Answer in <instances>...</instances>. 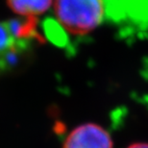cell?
Wrapping results in <instances>:
<instances>
[{"label": "cell", "mask_w": 148, "mask_h": 148, "mask_svg": "<svg viewBox=\"0 0 148 148\" xmlns=\"http://www.w3.org/2000/svg\"><path fill=\"white\" fill-rule=\"evenodd\" d=\"M103 0H55V14L64 30L75 36L93 31L103 20Z\"/></svg>", "instance_id": "cell-1"}, {"label": "cell", "mask_w": 148, "mask_h": 148, "mask_svg": "<svg viewBox=\"0 0 148 148\" xmlns=\"http://www.w3.org/2000/svg\"><path fill=\"white\" fill-rule=\"evenodd\" d=\"M14 40H16L12 36L7 22H0V54L13 45Z\"/></svg>", "instance_id": "cell-5"}, {"label": "cell", "mask_w": 148, "mask_h": 148, "mask_svg": "<svg viewBox=\"0 0 148 148\" xmlns=\"http://www.w3.org/2000/svg\"><path fill=\"white\" fill-rule=\"evenodd\" d=\"M7 25L14 40H22L31 42L42 41V38L37 30L38 20L35 16L13 18L9 20Z\"/></svg>", "instance_id": "cell-3"}, {"label": "cell", "mask_w": 148, "mask_h": 148, "mask_svg": "<svg viewBox=\"0 0 148 148\" xmlns=\"http://www.w3.org/2000/svg\"><path fill=\"white\" fill-rule=\"evenodd\" d=\"M8 5L16 13L34 16L48 10L52 0H7Z\"/></svg>", "instance_id": "cell-4"}, {"label": "cell", "mask_w": 148, "mask_h": 148, "mask_svg": "<svg viewBox=\"0 0 148 148\" xmlns=\"http://www.w3.org/2000/svg\"><path fill=\"white\" fill-rule=\"evenodd\" d=\"M127 148H148L147 143H135L129 145Z\"/></svg>", "instance_id": "cell-6"}, {"label": "cell", "mask_w": 148, "mask_h": 148, "mask_svg": "<svg viewBox=\"0 0 148 148\" xmlns=\"http://www.w3.org/2000/svg\"><path fill=\"white\" fill-rule=\"evenodd\" d=\"M1 73H3V71H2V69H1V66H0V74Z\"/></svg>", "instance_id": "cell-7"}, {"label": "cell", "mask_w": 148, "mask_h": 148, "mask_svg": "<svg viewBox=\"0 0 148 148\" xmlns=\"http://www.w3.org/2000/svg\"><path fill=\"white\" fill-rule=\"evenodd\" d=\"M110 134L94 123H86L74 128L66 138L63 148H112Z\"/></svg>", "instance_id": "cell-2"}]
</instances>
